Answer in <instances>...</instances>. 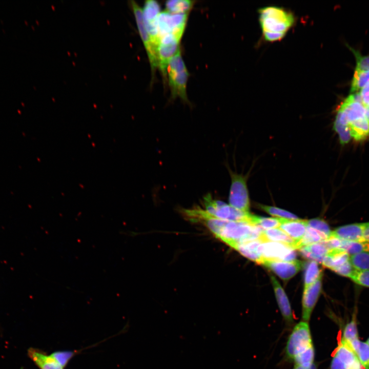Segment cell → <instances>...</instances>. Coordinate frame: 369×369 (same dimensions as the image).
Segmentation results:
<instances>
[{
	"instance_id": "obj_1",
	"label": "cell",
	"mask_w": 369,
	"mask_h": 369,
	"mask_svg": "<svg viewBox=\"0 0 369 369\" xmlns=\"http://www.w3.org/2000/svg\"><path fill=\"white\" fill-rule=\"evenodd\" d=\"M259 22L265 41L281 40L295 24L294 14L284 8L269 6L258 9Z\"/></svg>"
},
{
	"instance_id": "obj_2",
	"label": "cell",
	"mask_w": 369,
	"mask_h": 369,
	"mask_svg": "<svg viewBox=\"0 0 369 369\" xmlns=\"http://www.w3.org/2000/svg\"><path fill=\"white\" fill-rule=\"evenodd\" d=\"M214 235L233 248L236 244L259 239L262 232L260 227L247 221L221 219Z\"/></svg>"
},
{
	"instance_id": "obj_3",
	"label": "cell",
	"mask_w": 369,
	"mask_h": 369,
	"mask_svg": "<svg viewBox=\"0 0 369 369\" xmlns=\"http://www.w3.org/2000/svg\"><path fill=\"white\" fill-rule=\"evenodd\" d=\"M167 73L172 98L179 97L189 103L187 94L189 72L182 59L180 50L172 57L168 63Z\"/></svg>"
},
{
	"instance_id": "obj_4",
	"label": "cell",
	"mask_w": 369,
	"mask_h": 369,
	"mask_svg": "<svg viewBox=\"0 0 369 369\" xmlns=\"http://www.w3.org/2000/svg\"><path fill=\"white\" fill-rule=\"evenodd\" d=\"M202 202L203 209L212 217L229 221H243L250 223L251 214L249 212L241 211L222 201L214 199L210 193L203 197Z\"/></svg>"
},
{
	"instance_id": "obj_5",
	"label": "cell",
	"mask_w": 369,
	"mask_h": 369,
	"mask_svg": "<svg viewBox=\"0 0 369 369\" xmlns=\"http://www.w3.org/2000/svg\"><path fill=\"white\" fill-rule=\"evenodd\" d=\"M312 345L308 322L301 321L294 326L289 336L285 347L286 356L293 360L297 355Z\"/></svg>"
},
{
	"instance_id": "obj_6",
	"label": "cell",
	"mask_w": 369,
	"mask_h": 369,
	"mask_svg": "<svg viewBox=\"0 0 369 369\" xmlns=\"http://www.w3.org/2000/svg\"><path fill=\"white\" fill-rule=\"evenodd\" d=\"M231 178L229 201V204L236 209L249 212L250 198L247 184V178L228 168Z\"/></svg>"
},
{
	"instance_id": "obj_7",
	"label": "cell",
	"mask_w": 369,
	"mask_h": 369,
	"mask_svg": "<svg viewBox=\"0 0 369 369\" xmlns=\"http://www.w3.org/2000/svg\"><path fill=\"white\" fill-rule=\"evenodd\" d=\"M181 37L179 35L170 33L160 38L157 50L158 68L165 79L167 78L170 59L180 51Z\"/></svg>"
},
{
	"instance_id": "obj_8",
	"label": "cell",
	"mask_w": 369,
	"mask_h": 369,
	"mask_svg": "<svg viewBox=\"0 0 369 369\" xmlns=\"http://www.w3.org/2000/svg\"><path fill=\"white\" fill-rule=\"evenodd\" d=\"M129 5L136 20L139 34L146 50L153 76L155 70L158 68L157 48L153 44L145 28L141 8L134 1H130Z\"/></svg>"
},
{
	"instance_id": "obj_9",
	"label": "cell",
	"mask_w": 369,
	"mask_h": 369,
	"mask_svg": "<svg viewBox=\"0 0 369 369\" xmlns=\"http://www.w3.org/2000/svg\"><path fill=\"white\" fill-rule=\"evenodd\" d=\"M189 14H172L167 11L160 12L157 18L159 40L165 35L173 33L183 35Z\"/></svg>"
},
{
	"instance_id": "obj_10",
	"label": "cell",
	"mask_w": 369,
	"mask_h": 369,
	"mask_svg": "<svg viewBox=\"0 0 369 369\" xmlns=\"http://www.w3.org/2000/svg\"><path fill=\"white\" fill-rule=\"evenodd\" d=\"M294 250L285 244L273 241L263 242L258 248L263 260L286 261L295 260L296 253Z\"/></svg>"
},
{
	"instance_id": "obj_11",
	"label": "cell",
	"mask_w": 369,
	"mask_h": 369,
	"mask_svg": "<svg viewBox=\"0 0 369 369\" xmlns=\"http://www.w3.org/2000/svg\"><path fill=\"white\" fill-rule=\"evenodd\" d=\"M364 107L356 101L352 94L339 107L334 122L348 126L352 122L365 117Z\"/></svg>"
},
{
	"instance_id": "obj_12",
	"label": "cell",
	"mask_w": 369,
	"mask_h": 369,
	"mask_svg": "<svg viewBox=\"0 0 369 369\" xmlns=\"http://www.w3.org/2000/svg\"><path fill=\"white\" fill-rule=\"evenodd\" d=\"M142 11L145 28L157 50L159 42L157 29V18L160 13V5L156 1L147 0L145 2Z\"/></svg>"
},
{
	"instance_id": "obj_13",
	"label": "cell",
	"mask_w": 369,
	"mask_h": 369,
	"mask_svg": "<svg viewBox=\"0 0 369 369\" xmlns=\"http://www.w3.org/2000/svg\"><path fill=\"white\" fill-rule=\"evenodd\" d=\"M261 264L272 271L284 281L295 276L303 265V262L296 259L289 261L263 259Z\"/></svg>"
},
{
	"instance_id": "obj_14",
	"label": "cell",
	"mask_w": 369,
	"mask_h": 369,
	"mask_svg": "<svg viewBox=\"0 0 369 369\" xmlns=\"http://www.w3.org/2000/svg\"><path fill=\"white\" fill-rule=\"evenodd\" d=\"M323 275L313 284L304 289L302 300V318L308 321L315 305L320 296L322 288Z\"/></svg>"
},
{
	"instance_id": "obj_15",
	"label": "cell",
	"mask_w": 369,
	"mask_h": 369,
	"mask_svg": "<svg viewBox=\"0 0 369 369\" xmlns=\"http://www.w3.org/2000/svg\"><path fill=\"white\" fill-rule=\"evenodd\" d=\"M364 223H356L339 227L332 231L331 237L347 241L362 242Z\"/></svg>"
},
{
	"instance_id": "obj_16",
	"label": "cell",
	"mask_w": 369,
	"mask_h": 369,
	"mask_svg": "<svg viewBox=\"0 0 369 369\" xmlns=\"http://www.w3.org/2000/svg\"><path fill=\"white\" fill-rule=\"evenodd\" d=\"M270 277L281 314L286 322L292 324L294 322L293 315L288 297L275 277L272 275Z\"/></svg>"
},
{
	"instance_id": "obj_17",
	"label": "cell",
	"mask_w": 369,
	"mask_h": 369,
	"mask_svg": "<svg viewBox=\"0 0 369 369\" xmlns=\"http://www.w3.org/2000/svg\"><path fill=\"white\" fill-rule=\"evenodd\" d=\"M333 357L342 362L347 369H362V365L349 345L342 340L336 348Z\"/></svg>"
},
{
	"instance_id": "obj_18",
	"label": "cell",
	"mask_w": 369,
	"mask_h": 369,
	"mask_svg": "<svg viewBox=\"0 0 369 369\" xmlns=\"http://www.w3.org/2000/svg\"><path fill=\"white\" fill-rule=\"evenodd\" d=\"M306 227V220L283 218L279 227L294 240L297 249L298 243L305 233Z\"/></svg>"
},
{
	"instance_id": "obj_19",
	"label": "cell",
	"mask_w": 369,
	"mask_h": 369,
	"mask_svg": "<svg viewBox=\"0 0 369 369\" xmlns=\"http://www.w3.org/2000/svg\"><path fill=\"white\" fill-rule=\"evenodd\" d=\"M262 242H263L260 239H258L238 243L233 248L249 259L258 264H261L263 259L258 250V248Z\"/></svg>"
},
{
	"instance_id": "obj_20",
	"label": "cell",
	"mask_w": 369,
	"mask_h": 369,
	"mask_svg": "<svg viewBox=\"0 0 369 369\" xmlns=\"http://www.w3.org/2000/svg\"><path fill=\"white\" fill-rule=\"evenodd\" d=\"M299 250L303 257L319 263H322L329 251L322 241L303 247Z\"/></svg>"
},
{
	"instance_id": "obj_21",
	"label": "cell",
	"mask_w": 369,
	"mask_h": 369,
	"mask_svg": "<svg viewBox=\"0 0 369 369\" xmlns=\"http://www.w3.org/2000/svg\"><path fill=\"white\" fill-rule=\"evenodd\" d=\"M259 239L262 242L273 241L285 244L296 249V242L285 232L279 229L263 230Z\"/></svg>"
},
{
	"instance_id": "obj_22",
	"label": "cell",
	"mask_w": 369,
	"mask_h": 369,
	"mask_svg": "<svg viewBox=\"0 0 369 369\" xmlns=\"http://www.w3.org/2000/svg\"><path fill=\"white\" fill-rule=\"evenodd\" d=\"M28 355L40 369H63L51 356H48L36 349L30 348Z\"/></svg>"
},
{
	"instance_id": "obj_23",
	"label": "cell",
	"mask_w": 369,
	"mask_h": 369,
	"mask_svg": "<svg viewBox=\"0 0 369 369\" xmlns=\"http://www.w3.org/2000/svg\"><path fill=\"white\" fill-rule=\"evenodd\" d=\"M349 255L345 252L340 249H334L328 251L322 263L332 270L349 261Z\"/></svg>"
},
{
	"instance_id": "obj_24",
	"label": "cell",
	"mask_w": 369,
	"mask_h": 369,
	"mask_svg": "<svg viewBox=\"0 0 369 369\" xmlns=\"http://www.w3.org/2000/svg\"><path fill=\"white\" fill-rule=\"evenodd\" d=\"M347 344L350 345L361 365L365 369H369V344L360 341L358 338Z\"/></svg>"
},
{
	"instance_id": "obj_25",
	"label": "cell",
	"mask_w": 369,
	"mask_h": 369,
	"mask_svg": "<svg viewBox=\"0 0 369 369\" xmlns=\"http://www.w3.org/2000/svg\"><path fill=\"white\" fill-rule=\"evenodd\" d=\"M348 126L351 136L356 140L364 139L369 135V122L365 117L352 122Z\"/></svg>"
},
{
	"instance_id": "obj_26",
	"label": "cell",
	"mask_w": 369,
	"mask_h": 369,
	"mask_svg": "<svg viewBox=\"0 0 369 369\" xmlns=\"http://www.w3.org/2000/svg\"><path fill=\"white\" fill-rule=\"evenodd\" d=\"M194 1L190 0H170L165 3L167 11L172 14H189Z\"/></svg>"
},
{
	"instance_id": "obj_27",
	"label": "cell",
	"mask_w": 369,
	"mask_h": 369,
	"mask_svg": "<svg viewBox=\"0 0 369 369\" xmlns=\"http://www.w3.org/2000/svg\"><path fill=\"white\" fill-rule=\"evenodd\" d=\"M322 275L323 272L316 261H311L306 263L304 276V289L315 282Z\"/></svg>"
},
{
	"instance_id": "obj_28",
	"label": "cell",
	"mask_w": 369,
	"mask_h": 369,
	"mask_svg": "<svg viewBox=\"0 0 369 369\" xmlns=\"http://www.w3.org/2000/svg\"><path fill=\"white\" fill-rule=\"evenodd\" d=\"M368 83H369V71L355 69L351 85L350 92L354 93L360 92Z\"/></svg>"
},
{
	"instance_id": "obj_29",
	"label": "cell",
	"mask_w": 369,
	"mask_h": 369,
	"mask_svg": "<svg viewBox=\"0 0 369 369\" xmlns=\"http://www.w3.org/2000/svg\"><path fill=\"white\" fill-rule=\"evenodd\" d=\"M283 218L275 217H263L251 215L250 223L262 229L274 228L280 227Z\"/></svg>"
},
{
	"instance_id": "obj_30",
	"label": "cell",
	"mask_w": 369,
	"mask_h": 369,
	"mask_svg": "<svg viewBox=\"0 0 369 369\" xmlns=\"http://www.w3.org/2000/svg\"><path fill=\"white\" fill-rule=\"evenodd\" d=\"M349 261L357 271L369 270V251H364L350 256Z\"/></svg>"
},
{
	"instance_id": "obj_31",
	"label": "cell",
	"mask_w": 369,
	"mask_h": 369,
	"mask_svg": "<svg viewBox=\"0 0 369 369\" xmlns=\"http://www.w3.org/2000/svg\"><path fill=\"white\" fill-rule=\"evenodd\" d=\"M326 238L319 232L307 225L306 232L298 243L297 249L315 243L320 242Z\"/></svg>"
},
{
	"instance_id": "obj_32",
	"label": "cell",
	"mask_w": 369,
	"mask_h": 369,
	"mask_svg": "<svg viewBox=\"0 0 369 369\" xmlns=\"http://www.w3.org/2000/svg\"><path fill=\"white\" fill-rule=\"evenodd\" d=\"M339 249L351 256L364 251H369V243L341 240Z\"/></svg>"
},
{
	"instance_id": "obj_33",
	"label": "cell",
	"mask_w": 369,
	"mask_h": 369,
	"mask_svg": "<svg viewBox=\"0 0 369 369\" xmlns=\"http://www.w3.org/2000/svg\"><path fill=\"white\" fill-rule=\"evenodd\" d=\"M315 350L313 345L297 355L293 359L295 366L309 367L314 363Z\"/></svg>"
},
{
	"instance_id": "obj_34",
	"label": "cell",
	"mask_w": 369,
	"mask_h": 369,
	"mask_svg": "<svg viewBox=\"0 0 369 369\" xmlns=\"http://www.w3.org/2000/svg\"><path fill=\"white\" fill-rule=\"evenodd\" d=\"M256 206L258 208L268 213L270 215L277 217V218L293 220L299 219L297 216L292 213L276 207L266 206L260 203H257Z\"/></svg>"
},
{
	"instance_id": "obj_35",
	"label": "cell",
	"mask_w": 369,
	"mask_h": 369,
	"mask_svg": "<svg viewBox=\"0 0 369 369\" xmlns=\"http://www.w3.org/2000/svg\"><path fill=\"white\" fill-rule=\"evenodd\" d=\"M357 338H358V333L356 315L354 313L352 319L344 327L342 338L341 340L348 344Z\"/></svg>"
},
{
	"instance_id": "obj_36",
	"label": "cell",
	"mask_w": 369,
	"mask_h": 369,
	"mask_svg": "<svg viewBox=\"0 0 369 369\" xmlns=\"http://www.w3.org/2000/svg\"><path fill=\"white\" fill-rule=\"evenodd\" d=\"M306 224L321 233L326 239L331 236L332 231L329 224L321 218H314L306 220Z\"/></svg>"
},
{
	"instance_id": "obj_37",
	"label": "cell",
	"mask_w": 369,
	"mask_h": 369,
	"mask_svg": "<svg viewBox=\"0 0 369 369\" xmlns=\"http://www.w3.org/2000/svg\"><path fill=\"white\" fill-rule=\"evenodd\" d=\"M333 128L338 134L341 144L345 145L350 141L352 136L348 126L334 122Z\"/></svg>"
},
{
	"instance_id": "obj_38",
	"label": "cell",
	"mask_w": 369,
	"mask_h": 369,
	"mask_svg": "<svg viewBox=\"0 0 369 369\" xmlns=\"http://www.w3.org/2000/svg\"><path fill=\"white\" fill-rule=\"evenodd\" d=\"M349 49L354 55L356 60V69L369 71V55H362L358 51L347 45Z\"/></svg>"
},
{
	"instance_id": "obj_39",
	"label": "cell",
	"mask_w": 369,
	"mask_h": 369,
	"mask_svg": "<svg viewBox=\"0 0 369 369\" xmlns=\"http://www.w3.org/2000/svg\"><path fill=\"white\" fill-rule=\"evenodd\" d=\"M350 278L358 285L369 288V270L357 271L355 270Z\"/></svg>"
},
{
	"instance_id": "obj_40",
	"label": "cell",
	"mask_w": 369,
	"mask_h": 369,
	"mask_svg": "<svg viewBox=\"0 0 369 369\" xmlns=\"http://www.w3.org/2000/svg\"><path fill=\"white\" fill-rule=\"evenodd\" d=\"M73 354L74 353L71 351H58L54 352L50 355L60 366L64 367Z\"/></svg>"
},
{
	"instance_id": "obj_41",
	"label": "cell",
	"mask_w": 369,
	"mask_h": 369,
	"mask_svg": "<svg viewBox=\"0 0 369 369\" xmlns=\"http://www.w3.org/2000/svg\"><path fill=\"white\" fill-rule=\"evenodd\" d=\"M332 271L340 275L350 278L355 270L350 261H348L342 265L334 269Z\"/></svg>"
},
{
	"instance_id": "obj_42",
	"label": "cell",
	"mask_w": 369,
	"mask_h": 369,
	"mask_svg": "<svg viewBox=\"0 0 369 369\" xmlns=\"http://www.w3.org/2000/svg\"><path fill=\"white\" fill-rule=\"evenodd\" d=\"M362 242L369 243V222L364 223Z\"/></svg>"
},
{
	"instance_id": "obj_43",
	"label": "cell",
	"mask_w": 369,
	"mask_h": 369,
	"mask_svg": "<svg viewBox=\"0 0 369 369\" xmlns=\"http://www.w3.org/2000/svg\"><path fill=\"white\" fill-rule=\"evenodd\" d=\"M361 96L362 97V105H363V106L364 107L369 105V92Z\"/></svg>"
},
{
	"instance_id": "obj_44",
	"label": "cell",
	"mask_w": 369,
	"mask_h": 369,
	"mask_svg": "<svg viewBox=\"0 0 369 369\" xmlns=\"http://www.w3.org/2000/svg\"><path fill=\"white\" fill-rule=\"evenodd\" d=\"M293 369H317V365L314 363L309 367H301V366L295 365Z\"/></svg>"
},
{
	"instance_id": "obj_45",
	"label": "cell",
	"mask_w": 369,
	"mask_h": 369,
	"mask_svg": "<svg viewBox=\"0 0 369 369\" xmlns=\"http://www.w3.org/2000/svg\"><path fill=\"white\" fill-rule=\"evenodd\" d=\"M369 92V83L366 84L359 92L361 95Z\"/></svg>"
},
{
	"instance_id": "obj_46",
	"label": "cell",
	"mask_w": 369,
	"mask_h": 369,
	"mask_svg": "<svg viewBox=\"0 0 369 369\" xmlns=\"http://www.w3.org/2000/svg\"><path fill=\"white\" fill-rule=\"evenodd\" d=\"M364 115L366 119L369 122V105L364 106Z\"/></svg>"
},
{
	"instance_id": "obj_47",
	"label": "cell",
	"mask_w": 369,
	"mask_h": 369,
	"mask_svg": "<svg viewBox=\"0 0 369 369\" xmlns=\"http://www.w3.org/2000/svg\"><path fill=\"white\" fill-rule=\"evenodd\" d=\"M366 342L369 344V337L367 338Z\"/></svg>"
}]
</instances>
